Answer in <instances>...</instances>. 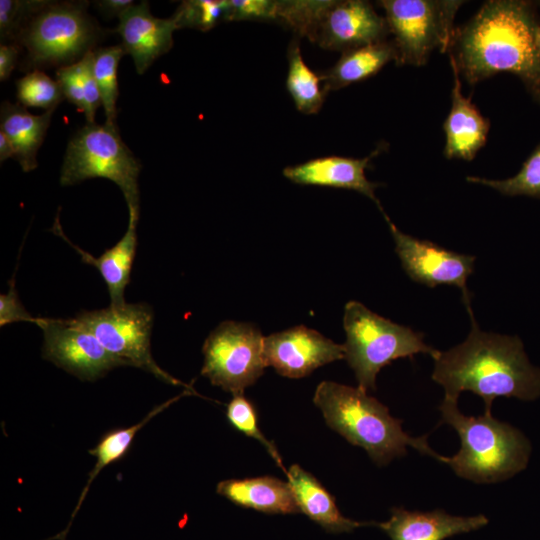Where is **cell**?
<instances>
[{"mask_svg": "<svg viewBox=\"0 0 540 540\" xmlns=\"http://www.w3.org/2000/svg\"><path fill=\"white\" fill-rule=\"evenodd\" d=\"M538 28L531 2L487 1L469 22L454 29L448 54L470 85L511 72L540 102Z\"/></svg>", "mask_w": 540, "mask_h": 540, "instance_id": "cell-1", "label": "cell"}, {"mask_svg": "<svg viewBox=\"0 0 540 540\" xmlns=\"http://www.w3.org/2000/svg\"><path fill=\"white\" fill-rule=\"evenodd\" d=\"M466 309L471 321L466 340L433 357L432 379L444 388V400L457 402L461 392L470 391L483 399L485 413H491L497 397L539 398L540 368L530 363L521 339L483 332L471 304Z\"/></svg>", "mask_w": 540, "mask_h": 540, "instance_id": "cell-2", "label": "cell"}, {"mask_svg": "<svg viewBox=\"0 0 540 540\" xmlns=\"http://www.w3.org/2000/svg\"><path fill=\"white\" fill-rule=\"evenodd\" d=\"M313 401L322 411L327 425L349 443L363 448L379 466L407 454V446L440 461L427 437H411L402 429V421L390 415L388 408L359 387L333 381L321 382Z\"/></svg>", "mask_w": 540, "mask_h": 540, "instance_id": "cell-3", "label": "cell"}, {"mask_svg": "<svg viewBox=\"0 0 540 540\" xmlns=\"http://www.w3.org/2000/svg\"><path fill=\"white\" fill-rule=\"evenodd\" d=\"M439 410L442 421L451 425L460 437V450L440 460L457 476L476 483H495L527 467L531 444L514 426L493 418L491 413L466 416L454 401L443 400Z\"/></svg>", "mask_w": 540, "mask_h": 540, "instance_id": "cell-4", "label": "cell"}, {"mask_svg": "<svg viewBox=\"0 0 540 540\" xmlns=\"http://www.w3.org/2000/svg\"><path fill=\"white\" fill-rule=\"evenodd\" d=\"M343 327L345 359L355 373L358 387L365 392L376 390L378 372L392 361L412 359L418 353L433 358L438 351L424 342V334L396 324L358 301L345 305Z\"/></svg>", "mask_w": 540, "mask_h": 540, "instance_id": "cell-5", "label": "cell"}, {"mask_svg": "<svg viewBox=\"0 0 540 540\" xmlns=\"http://www.w3.org/2000/svg\"><path fill=\"white\" fill-rule=\"evenodd\" d=\"M87 2H50L23 28L16 41L27 50L29 68L63 67L81 60L102 37Z\"/></svg>", "mask_w": 540, "mask_h": 540, "instance_id": "cell-6", "label": "cell"}, {"mask_svg": "<svg viewBox=\"0 0 540 540\" xmlns=\"http://www.w3.org/2000/svg\"><path fill=\"white\" fill-rule=\"evenodd\" d=\"M141 164L121 139L117 126L87 123L70 139L60 171V184L106 178L122 191L128 209L139 208Z\"/></svg>", "mask_w": 540, "mask_h": 540, "instance_id": "cell-7", "label": "cell"}, {"mask_svg": "<svg viewBox=\"0 0 540 540\" xmlns=\"http://www.w3.org/2000/svg\"><path fill=\"white\" fill-rule=\"evenodd\" d=\"M379 4L394 36L398 65L422 66L436 48L448 53L453 21L463 1L383 0Z\"/></svg>", "mask_w": 540, "mask_h": 540, "instance_id": "cell-8", "label": "cell"}, {"mask_svg": "<svg viewBox=\"0 0 540 540\" xmlns=\"http://www.w3.org/2000/svg\"><path fill=\"white\" fill-rule=\"evenodd\" d=\"M75 319L127 366L141 368L166 383L189 389L188 385L168 374L154 361L150 345L153 312L146 303H125L82 311Z\"/></svg>", "mask_w": 540, "mask_h": 540, "instance_id": "cell-9", "label": "cell"}, {"mask_svg": "<svg viewBox=\"0 0 540 540\" xmlns=\"http://www.w3.org/2000/svg\"><path fill=\"white\" fill-rule=\"evenodd\" d=\"M264 337L253 324L224 321L206 338L201 375L233 395L243 394L263 374Z\"/></svg>", "mask_w": 540, "mask_h": 540, "instance_id": "cell-10", "label": "cell"}, {"mask_svg": "<svg viewBox=\"0 0 540 540\" xmlns=\"http://www.w3.org/2000/svg\"><path fill=\"white\" fill-rule=\"evenodd\" d=\"M43 331V358L83 381H95L115 367L127 364L109 352L75 318H39Z\"/></svg>", "mask_w": 540, "mask_h": 540, "instance_id": "cell-11", "label": "cell"}, {"mask_svg": "<svg viewBox=\"0 0 540 540\" xmlns=\"http://www.w3.org/2000/svg\"><path fill=\"white\" fill-rule=\"evenodd\" d=\"M395 242V251L406 274L428 287L450 285L462 292L464 305L471 304L467 279L473 273L475 257L445 249L400 231L382 211Z\"/></svg>", "mask_w": 540, "mask_h": 540, "instance_id": "cell-12", "label": "cell"}, {"mask_svg": "<svg viewBox=\"0 0 540 540\" xmlns=\"http://www.w3.org/2000/svg\"><path fill=\"white\" fill-rule=\"evenodd\" d=\"M387 21L363 0L330 1L310 40L325 49L341 52L385 41Z\"/></svg>", "mask_w": 540, "mask_h": 540, "instance_id": "cell-13", "label": "cell"}, {"mask_svg": "<svg viewBox=\"0 0 540 540\" xmlns=\"http://www.w3.org/2000/svg\"><path fill=\"white\" fill-rule=\"evenodd\" d=\"M263 351L266 365L288 378L305 377L325 364L345 358L344 344L303 325L264 337Z\"/></svg>", "mask_w": 540, "mask_h": 540, "instance_id": "cell-14", "label": "cell"}, {"mask_svg": "<svg viewBox=\"0 0 540 540\" xmlns=\"http://www.w3.org/2000/svg\"><path fill=\"white\" fill-rule=\"evenodd\" d=\"M178 29L174 19L154 17L149 3L134 4L119 18L116 32L122 46L133 58L138 74H143L160 56L173 46V32Z\"/></svg>", "mask_w": 540, "mask_h": 540, "instance_id": "cell-15", "label": "cell"}, {"mask_svg": "<svg viewBox=\"0 0 540 540\" xmlns=\"http://www.w3.org/2000/svg\"><path fill=\"white\" fill-rule=\"evenodd\" d=\"M374 151L363 159L327 156L288 166L283 175L291 182L301 185H317L357 191L373 200L381 211L382 207L375 196V189L380 183L367 179L365 169L369 166Z\"/></svg>", "mask_w": 540, "mask_h": 540, "instance_id": "cell-16", "label": "cell"}, {"mask_svg": "<svg viewBox=\"0 0 540 540\" xmlns=\"http://www.w3.org/2000/svg\"><path fill=\"white\" fill-rule=\"evenodd\" d=\"M488 518L482 514L453 516L443 510L428 512L393 508L390 518L378 523L391 540H445L484 527Z\"/></svg>", "mask_w": 540, "mask_h": 540, "instance_id": "cell-17", "label": "cell"}, {"mask_svg": "<svg viewBox=\"0 0 540 540\" xmlns=\"http://www.w3.org/2000/svg\"><path fill=\"white\" fill-rule=\"evenodd\" d=\"M454 76L452 105L444 121L446 136L444 155L446 158L472 160L485 145L490 122L482 116L471 98L461 93V81L454 58L449 54Z\"/></svg>", "mask_w": 540, "mask_h": 540, "instance_id": "cell-18", "label": "cell"}, {"mask_svg": "<svg viewBox=\"0 0 540 540\" xmlns=\"http://www.w3.org/2000/svg\"><path fill=\"white\" fill-rule=\"evenodd\" d=\"M286 475L300 512L327 532L349 533L358 527L378 525L376 522H358L343 516L335 498L311 473L299 465L290 466Z\"/></svg>", "mask_w": 540, "mask_h": 540, "instance_id": "cell-19", "label": "cell"}, {"mask_svg": "<svg viewBox=\"0 0 540 540\" xmlns=\"http://www.w3.org/2000/svg\"><path fill=\"white\" fill-rule=\"evenodd\" d=\"M129 222L125 234L111 248L99 257H94L69 241L58 225L57 234L61 235L81 256L84 263L96 267L102 276L110 296V305L121 306L125 302V289L130 281L131 270L137 247V223L139 208H129Z\"/></svg>", "mask_w": 540, "mask_h": 540, "instance_id": "cell-20", "label": "cell"}, {"mask_svg": "<svg viewBox=\"0 0 540 540\" xmlns=\"http://www.w3.org/2000/svg\"><path fill=\"white\" fill-rule=\"evenodd\" d=\"M216 492L238 506L267 514L300 512L288 482L272 476L223 480Z\"/></svg>", "mask_w": 540, "mask_h": 540, "instance_id": "cell-21", "label": "cell"}, {"mask_svg": "<svg viewBox=\"0 0 540 540\" xmlns=\"http://www.w3.org/2000/svg\"><path fill=\"white\" fill-rule=\"evenodd\" d=\"M54 110L42 115L29 113L24 106L5 101L1 105L0 127L10 140L15 158L24 172L37 167V152L44 140Z\"/></svg>", "mask_w": 540, "mask_h": 540, "instance_id": "cell-22", "label": "cell"}, {"mask_svg": "<svg viewBox=\"0 0 540 540\" xmlns=\"http://www.w3.org/2000/svg\"><path fill=\"white\" fill-rule=\"evenodd\" d=\"M396 59L393 41H383L343 52L337 63L320 77L325 91L337 90L375 75Z\"/></svg>", "mask_w": 540, "mask_h": 540, "instance_id": "cell-23", "label": "cell"}, {"mask_svg": "<svg viewBox=\"0 0 540 540\" xmlns=\"http://www.w3.org/2000/svg\"><path fill=\"white\" fill-rule=\"evenodd\" d=\"M94 50L81 60L59 67L56 81L64 97L78 107L87 123H95L97 108L102 105L100 92L93 71Z\"/></svg>", "mask_w": 540, "mask_h": 540, "instance_id": "cell-24", "label": "cell"}, {"mask_svg": "<svg viewBox=\"0 0 540 540\" xmlns=\"http://www.w3.org/2000/svg\"><path fill=\"white\" fill-rule=\"evenodd\" d=\"M186 393L187 392L159 406H156L140 422H138L137 424L133 426L110 430L100 439L98 444L93 449L89 450V453L96 458V463L93 469L91 470V472L89 473L88 480L80 494L76 508L71 516L70 523L67 529L61 533L62 536H64L67 533L69 526L71 525L73 521L74 516L78 512L84 498L86 497L90 484L93 482L95 477L99 474V472L104 467L123 458L129 451L137 432L144 425H146L154 416H156L158 413L163 411L171 403H173L179 397H181L182 395ZM62 536L60 538H62Z\"/></svg>", "mask_w": 540, "mask_h": 540, "instance_id": "cell-25", "label": "cell"}, {"mask_svg": "<svg viewBox=\"0 0 540 540\" xmlns=\"http://www.w3.org/2000/svg\"><path fill=\"white\" fill-rule=\"evenodd\" d=\"M288 74L286 88L296 108L304 114H316L324 103L326 91L320 87V80L304 62L297 40L288 48Z\"/></svg>", "mask_w": 540, "mask_h": 540, "instance_id": "cell-26", "label": "cell"}, {"mask_svg": "<svg viewBox=\"0 0 540 540\" xmlns=\"http://www.w3.org/2000/svg\"><path fill=\"white\" fill-rule=\"evenodd\" d=\"M124 54L126 52L121 44L94 50L93 71L106 116L105 124L108 126H117L116 103L119 95L117 71Z\"/></svg>", "mask_w": 540, "mask_h": 540, "instance_id": "cell-27", "label": "cell"}, {"mask_svg": "<svg viewBox=\"0 0 540 540\" xmlns=\"http://www.w3.org/2000/svg\"><path fill=\"white\" fill-rule=\"evenodd\" d=\"M466 180L491 187L506 196L525 195L540 198V145L523 163L520 171L511 178L491 180L468 176Z\"/></svg>", "mask_w": 540, "mask_h": 540, "instance_id": "cell-28", "label": "cell"}, {"mask_svg": "<svg viewBox=\"0 0 540 540\" xmlns=\"http://www.w3.org/2000/svg\"><path fill=\"white\" fill-rule=\"evenodd\" d=\"M16 86L18 101L25 107L55 110L65 98L59 83L38 69L17 80Z\"/></svg>", "mask_w": 540, "mask_h": 540, "instance_id": "cell-29", "label": "cell"}, {"mask_svg": "<svg viewBox=\"0 0 540 540\" xmlns=\"http://www.w3.org/2000/svg\"><path fill=\"white\" fill-rule=\"evenodd\" d=\"M228 0L183 1L173 14L177 28H194L207 31L227 20Z\"/></svg>", "mask_w": 540, "mask_h": 540, "instance_id": "cell-30", "label": "cell"}, {"mask_svg": "<svg viewBox=\"0 0 540 540\" xmlns=\"http://www.w3.org/2000/svg\"><path fill=\"white\" fill-rule=\"evenodd\" d=\"M229 423L238 431L259 441L276 464L286 473L276 446L267 439L258 426L257 412L253 403L243 394L233 395L226 410Z\"/></svg>", "mask_w": 540, "mask_h": 540, "instance_id": "cell-31", "label": "cell"}, {"mask_svg": "<svg viewBox=\"0 0 540 540\" xmlns=\"http://www.w3.org/2000/svg\"><path fill=\"white\" fill-rule=\"evenodd\" d=\"M51 1L43 0H1L0 38L3 41H16L29 21Z\"/></svg>", "mask_w": 540, "mask_h": 540, "instance_id": "cell-32", "label": "cell"}, {"mask_svg": "<svg viewBox=\"0 0 540 540\" xmlns=\"http://www.w3.org/2000/svg\"><path fill=\"white\" fill-rule=\"evenodd\" d=\"M330 1H278L277 20L291 26L300 36L310 39Z\"/></svg>", "mask_w": 540, "mask_h": 540, "instance_id": "cell-33", "label": "cell"}, {"mask_svg": "<svg viewBox=\"0 0 540 540\" xmlns=\"http://www.w3.org/2000/svg\"><path fill=\"white\" fill-rule=\"evenodd\" d=\"M278 1L228 0L226 21L277 20Z\"/></svg>", "mask_w": 540, "mask_h": 540, "instance_id": "cell-34", "label": "cell"}, {"mask_svg": "<svg viewBox=\"0 0 540 540\" xmlns=\"http://www.w3.org/2000/svg\"><path fill=\"white\" fill-rule=\"evenodd\" d=\"M39 317H33L21 303L15 289L14 278L10 280L9 291L0 295V326L17 321L37 324Z\"/></svg>", "mask_w": 540, "mask_h": 540, "instance_id": "cell-35", "label": "cell"}, {"mask_svg": "<svg viewBox=\"0 0 540 540\" xmlns=\"http://www.w3.org/2000/svg\"><path fill=\"white\" fill-rule=\"evenodd\" d=\"M20 52V45L18 43L13 44H1L0 46V80L5 81L9 78L10 74L14 70L18 55Z\"/></svg>", "mask_w": 540, "mask_h": 540, "instance_id": "cell-36", "label": "cell"}, {"mask_svg": "<svg viewBox=\"0 0 540 540\" xmlns=\"http://www.w3.org/2000/svg\"><path fill=\"white\" fill-rule=\"evenodd\" d=\"M94 3L99 13L108 19L120 18L134 5L132 0H99Z\"/></svg>", "mask_w": 540, "mask_h": 540, "instance_id": "cell-37", "label": "cell"}, {"mask_svg": "<svg viewBox=\"0 0 540 540\" xmlns=\"http://www.w3.org/2000/svg\"><path fill=\"white\" fill-rule=\"evenodd\" d=\"M8 158H15V152L10 140L0 131V161L3 162Z\"/></svg>", "mask_w": 540, "mask_h": 540, "instance_id": "cell-38", "label": "cell"}, {"mask_svg": "<svg viewBox=\"0 0 540 540\" xmlns=\"http://www.w3.org/2000/svg\"><path fill=\"white\" fill-rule=\"evenodd\" d=\"M536 43H537V48H538V51H539V54H540V26H539V28L537 30Z\"/></svg>", "mask_w": 540, "mask_h": 540, "instance_id": "cell-39", "label": "cell"}]
</instances>
